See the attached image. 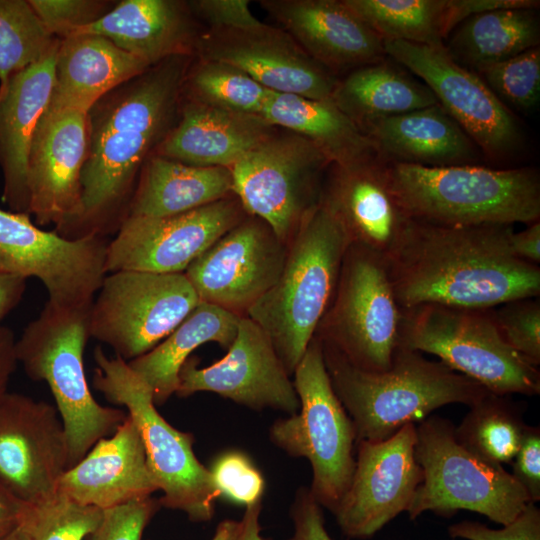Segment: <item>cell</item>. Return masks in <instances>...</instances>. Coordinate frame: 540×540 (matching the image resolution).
I'll use <instances>...</instances> for the list:
<instances>
[{
    "mask_svg": "<svg viewBox=\"0 0 540 540\" xmlns=\"http://www.w3.org/2000/svg\"><path fill=\"white\" fill-rule=\"evenodd\" d=\"M287 248L266 222L246 215L184 274L200 302L246 316L278 280Z\"/></svg>",
    "mask_w": 540,
    "mask_h": 540,
    "instance_id": "obj_16",
    "label": "cell"
},
{
    "mask_svg": "<svg viewBox=\"0 0 540 540\" xmlns=\"http://www.w3.org/2000/svg\"><path fill=\"white\" fill-rule=\"evenodd\" d=\"M268 91L233 65L199 58L190 65L182 87L187 100L252 116H261Z\"/></svg>",
    "mask_w": 540,
    "mask_h": 540,
    "instance_id": "obj_37",
    "label": "cell"
},
{
    "mask_svg": "<svg viewBox=\"0 0 540 540\" xmlns=\"http://www.w3.org/2000/svg\"><path fill=\"white\" fill-rule=\"evenodd\" d=\"M241 530V520L225 519L215 530L212 540H236Z\"/></svg>",
    "mask_w": 540,
    "mask_h": 540,
    "instance_id": "obj_54",
    "label": "cell"
},
{
    "mask_svg": "<svg viewBox=\"0 0 540 540\" xmlns=\"http://www.w3.org/2000/svg\"><path fill=\"white\" fill-rule=\"evenodd\" d=\"M240 318L223 308L200 302L161 343L128 362L151 387L156 406L163 405L176 393L179 371L200 345L216 342L224 349L230 347Z\"/></svg>",
    "mask_w": 540,
    "mask_h": 540,
    "instance_id": "obj_33",
    "label": "cell"
},
{
    "mask_svg": "<svg viewBox=\"0 0 540 540\" xmlns=\"http://www.w3.org/2000/svg\"><path fill=\"white\" fill-rule=\"evenodd\" d=\"M59 44L40 61L13 75L0 91L2 201L15 213L30 215L28 154L34 131L50 102Z\"/></svg>",
    "mask_w": 540,
    "mask_h": 540,
    "instance_id": "obj_25",
    "label": "cell"
},
{
    "mask_svg": "<svg viewBox=\"0 0 540 540\" xmlns=\"http://www.w3.org/2000/svg\"><path fill=\"white\" fill-rule=\"evenodd\" d=\"M415 443L414 423L406 424L386 440L356 443L354 473L333 512L346 536L369 538L408 510L422 481Z\"/></svg>",
    "mask_w": 540,
    "mask_h": 540,
    "instance_id": "obj_18",
    "label": "cell"
},
{
    "mask_svg": "<svg viewBox=\"0 0 540 540\" xmlns=\"http://www.w3.org/2000/svg\"><path fill=\"white\" fill-rule=\"evenodd\" d=\"M384 169L398 204L415 221L513 226L540 220V178L532 168L425 167L384 161Z\"/></svg>",
    "mask_w": 540,
    "mask_h": 540,
    "instance_id": "obj_4",
    "label": "cell"
},
{
    "mask_svg": "<svg viewBox=\"0 0 540 540\" xmlns=\"http://www.w3.org/2000/svg\"><path fill=\"white\" fill-rule=\"evenodd\" d=\"M401 321L385 257L349 244L334 297L315 335L354 366L383 372L400 348Z\"/></svg>",
    "mask_w": 540,
    "mask_h": 540,
    "instance_id": "obj_10",
    "label": "cell"
},
{
    "mask_svg": "<svg viewBox=\"0 0 540 540\" xmlns=\"http://www.w3.org/2000/svg\"><path fill=\"white\" fill-rule=\"evenodd\" d=\"M248 0H196L189 8L206 29H247L261 25L249 8Z\"/></svg>",
    "mask_w": 540,
    "mask_h": 540,
    "instance_id": "obj_46",
    "label": "cell"
},
{
    "mask_svg": "<svg viewBox=\"0 0 540 540\" xmlns=\"http://www.w3.org/2000/svg\"><path fill=\"white\" fill-rule=\"evenodd\" d=\"M246 213L235 196L165 217H128L107 246L106 273H184Z\"/></svg>",
    "mask_w": 540,
    "mask_h": 540,
    "instance_id": "obj_15",
    "label": "cell"
},
{
    "mask_svg": "<svg viewBox=\"0 0 540 540\" xmlns=\"http://www.w3.org/2000/svg\"><path fill=\"white\" fill-rule=\"evenodd\" d=\"M278 129L261 116L187 100L178 123L152 154L192 166L231 168Z\"/></svg>",
    "mask_w": 540,
    "mask_h": 540,
    "instance_id": "obj_28",
    "label": "cell"
},
{
    "mask_svg": "<svg viewBox=\"0 0 540 540\" xmlns=\"http://www.w3.org/2000/svg\"><path fill=\"white\" fill-rule=\"evenodd\" d=\"M69 448L57 408L29 396H0V484L32 506L57 494Z\"/></svg>",
    "mask_w": 540,
    "mask_h": 540,
    "instance_id": "obj_17",
    "label": "cell"
},
{
    "mask_svg": "<svg viewBox=\"0 0 540 540\" xmlns=\"http://www.w3.org/2000/svg\"><path fill=\"white\" fill-rule=\"evenodd\" d=\"M331 99L360 130L374 120L438 104L425 83L385 60L350 71Z\"/></svg>",
    "mask_w": 540,
    "mask_h": 540,
    "instance_id": "obj_35",
    "label": "cell"
},
{
    "mask_svg": "<svg viewBox=\"0 0 540 540\" xmlns=\"http://www.w3.org/2000/svg\"><path fill=\"white\" fill-rule=\"evenodd\" d=\"M513 231L511 225L449 226L411 219L385 258L399 306L489 309L539 297L540 267L513 254Z\"/></svg>",
    "mask_w": 540,
    "mask_h": 540,
    "instance_id": "obj_1",
    "label": "cell"
},
{
    "mask_svg": "<svg viewBox=\"0 0 540 540\" xmlns=\"http://www.w3.org/2000/svg\"><path fill=\"white\" fill-rule=\"evenodd\" d=\"M18 524L17 520H1L0 521V540H3L5 536Z\"/></svg>",
    "mask_w": 540,
    "mask_h": 540,
    "instance_id": "obj_56",
    "label": "cell"
},
{
    "mask_svg": "<svg viewBox=\"0 0 540 540\" xmlns=\"http://www.w3.org/2000/svg\"><path fill=\"white\" fill-rule=\"evenodd\" d=\"M331 167L321 194L339 217L350 244L386 258L411 219L391 191L384 161L376 157L351 166Z\"/></svg>",
    "mask_w": 540,
    "mask_h": 540,
    "instance_id": "obj_23",
    "label": "cell"
},
{
    "mask_svg": "<svg viewBox=\"0 0 540 540\" xmlns=\"http://www.w3.org/2000/svg\"><path fill=\"white\" fill-rule=\"evenodd\" d=\"M152 497L104 510L103 519L88 540H141L146 526L160 508Z\"/></svg>",
    "mask_w": 540,
    "mask_h": 540,
    "instance_id": "obj_44",
    "label": "cell"
},
{
    "mask_svg": "<svg viewBox=\"0 0 540 540\" xmlns=\"http://www.w3.org/2000/svg\"><path fill=\"white\" fill-rule=\"evenodd\" d=\"M452 538L466 540H540V510L535 503L525 509L501 529H491L485 524L462 521L448 527Z\"/></svg>",
    "mask_w": 540,
    "mask_h": 540,
    "instance_id": "obj_45",
    "label": "cell"
},
{
    "mask_svg": "<svg viewBox=\"0 0 540 540\" xmlns=\"http://www.w3.org/2000/svg\"><path fill=\"white\" fill-rule=\"evenodd\" d=\"M83 33L103 36L153 66L171 57L195 55L201 31L188 2L125 0L77 34Z\"/></svg>",
    "mask_w": 540,
    "mask_h": 540,
    "instance_id": "obj_27",
    "label": "cell"
},
{
    "mask_svg": "<svg viewBox=\"0 0 540 540\" xmlns=\"http://www.w3.org/2000/svg\"><path fill=\"white\" fill-rule=\"evenodd\" d=\"M539 1L495 8L462 21L449 35L446 50L472 71L539 46Z\"/></svg>",
    "mask_w": 540,
    "mask_h": 540,
    "instance_id": "obj_34",
    "label": "cell"
},
{
    "mask_svg": "<svg viewBox=\"0 0 540 540\" xmlns=\"http://www.w3.org/2000/svg\"><path fill=\"white\" fill-rule=\"evenodd\" d=\"M158 490L138 428L127 414L111 436L97 441L81 461L64 472L57 493L107 510L151 497Z\"/></svg>",
    "mask_w": 540,
    "mask_h": 540,
    "instance_id": "obj_24",
    "label": "cell"
},
{
    "mask_svg": "<svg viewBox=\"0 0 540 540\" xmlns=\"http://www.w3.org/2000/svg\"><path fill=\"white\" fill-rule=\"evenodd\" d=\"M448 419L430 416L416 425L415 458L422 471L407 510L411 520L426 511L450 516L476 512L501 525L511 523L529 496L503 466L488 463L455 438Z\"/></svg>",
    "mask_w": 540,
    "mask_h": 540,
    "instance_id": "obj_9",
    "label": "cell"
},
{
    "mask_svg": "<svg viewBox=\"0 0 540 540\" xmlns=\"http://www.w3.org/2000/svg\"><path fill=\"white\" fill-rule=\"evenodd\" d=\"M231 196L230 168L192 166L151 154L141 169L128 217L176 215Z\"/></svg>",
    "mask_w": 540,
    "mask_h": 540,
    "instance_id": "obj_32",
    "label": "cell"
},
{
    "mask_svg": "<svg viewBox=\"0 0 540 540\" xmlns=\"http://www.w3.org/2000/svg\"><path fill=\"white\" fill-rule=\"evenodd\" d=\"M400 347L437 356L489 392L540 393V371L504 340L492 308L421 304L402 309Z\"/></svg>",
    "mask_w": 540,
    "mask_h": 540,
    "instance_id": "obj_7",
    "label": "cell"
},
{
    "mask_svg": "<svg viewBox=\"0 0 540 540\" xmlns=\"http://www.w3.org/2000/svg\"><path fill=\"white\" fill-rule=\"evenodd\" d=\"M15 336L11 329L0 326V396L7 392L8 383L17 365Z\"/></svg>",
    "mask_w": 540,
    "mask_h": 540,
    "instance_id": "obj_51",
    "label": "cell"
},
{
    "mask_svg": "<svg viewBox=\"0 0 540 540\" xmlns=\"http://www.w3.org/2000/svg\"><path fill=\"white\" fill-rule=\"evenodd\" d=\"M474 72V71H473ZM501 100L521 111L534 108L540 99V48L475 71Z\"/></svg>",
    "mask_w": 540,
    "mask_h": 540,
    "instance_id": "obj_40",
    "label": "cell"
},
{
    "mask_svg": "<svg viewBox=\"0 0 540 540\" xmlns=\"http://www.w3.org/2000/svg\"><path fill=\"white\" fill-rule=\"evenodd\" d=\"M108 238L66 239L38 228L30 215L0 208V269L38 278L48 302L62 308L90 307L106 276Z\"/></svg>",
    "mask_w": 540,
    "mask_h": 540,
    "instance_id": "obj_14",
    "label": "cell"
},
{
    "mask_svg": "<svg viewBox=\"0 0 540 540\" xmlns=\"http://www.w3.org/2000/svg\"><path fill=\"white\" fill-rule=\"evenodd\" d=\"M189 357L179 371L176 394L213 392L251 409L272 408L290 415L300 402L293 382L265 331L247 316L226 355L205 368Z\"/></svg>",
    "mask_w": 540,
    "mask_h": 540,
    "instance_id": "obj_19",
    "label": "cell"
},
{
    "mask_svg": "<svg viewBox=\"0 0 540 540\" xmlns=\"http://www.w3.org/2000/svg\"><path fill=\"white\" fill-rule=\"evenodd\" d=\"M93 386L107 401L124 406L140 433L147 465L163 492L160 506L184 512L193 522L210 521L221 496L209 468L195 456L192 433L171 426L157 411L147 382L128 362L97 346Z\"/></svg>",
    "mask_w": 540,
    "mask_h": 540,
    "instance_id": "obj_6",
    "label": "cell"
},
{
    "mask_svg": "<svg viewBox=\"0 0 540 540\" xmlns=\"http://www.w3.org/2000/svg\"><path fill=\"white\" fill-rule=\"evenodd\" d=\"M512 475L532 503L540 500V428L528 426L514 456Z\"/></svg>",
    "mask_w": 540,
    "mask_h": 540,
    "instance_id": "obj_47",
    "label": "cell"
},
{
    "mask_svg": "<svg viewBox=\"0 0 540 540\" xmlns=\"http://www.w3.org/2000/svg\"><path fill=\"white\" fill-rule=\"evenodd\" d=\"M509 245L517 258L538 265L540 262V220L528 224L520 232L513 231L509 237Z\"/></svg>",
    "mask_w": 540,
    "mask_h": 540,
    "instance_id": "obj_49",
    "label": "cell"
},
{
    "mask_svg": "<svg viewBox=\"0 0 540 540\" xmlns=\"http://www.w3.org/2000/svg\"><path fill=\"white\" fill-rule=\"evenodd\" d=\"M26 279L0 269V326L3 319L20 303Z\"/></svg>",
    "mask_w": 540,
    "mask_h": 540,
    "instance_id": "obj_50",
    "label": "cell"
},
{
    "mask_svg": "<svg viewBox=\"0 0 540 540\" xmlns=\"http://www.w3.org/2000/svg\"><path fill=\"white\" fill-rule=\"evenodd\" d=\"M261 509L262 500L246 507L241 520V530L236 540H264L259 524Z\"/></svg>",
    "mask_w": 540,
    "mask_h": 540,
    "instance_id": "obj_52",
    "label": "cell"
},
{
    "mask_svg": "<svg viewBox=\"0 0 540 540\" xmlns=\"http://www.w3.org/2000/svg\"><path fill=\"white\" fill-rule=\"evenodd\" d=\"M332 387L351 418L358 441H382L452 403L471 406L489 391L440 361L400 347L390 368L362 370L322 342Z\"/></svg>",
    "mask_w": 540,
    "mask_h": 540,
    "instance_id": "obj_3",
    "label": "cell"
},
{
    "mask_svg": "<svg viewBox=\"0 0 540 540\" xmlns=\"http://www.w3.org/2000/svg\"><path fill=\"white\" fill-rule=\"evenodd\" d=\"M261 116L313 143L331 165L346 167L379 157L374 145L334 101L268 91Z\"/></svg>",
    "mask_w": 540,
    "mask_h": 540,
    "instance_id": "obj_31",
    "label": "cell"
},
{
    "mask_svg": "<svg viewBox=\"0 0 540 540\" xmlns=\"http://www.w3.org/2000/svg\"><path fill=\"white\" fill-rule=\"evenodd\" d=\"M28 505L23 504L12 496L0 484V521L17 520L21 518Z\"/></svg>",
    "mask_w": 540,
    "mask_h": 540,
    "instance_id": "obj_53",
    "label": "cell"
},
{
    "mask_svg": "<svg viewBox=\"0 0 540 540\" xmlns=\"http://www.w3.org/2000/svg\"><path fill=\"white\" fill-rule=\"evenodd\" d=\"M294 532L286 540H333L324 525L322 506L309 488L300 487L290 509Z\"/></svg>",
    "mask_w": 540,
    "mask_h": 540,
    "instance_id": "obj_48",
    "label": "cell"
},
{
    "mask_svg": "<svg viewBox=\"0 0 540 540\" xmlns=\"http://www.w3.org/2000/svg\"><path fill=\"white\" fill-rule=\"evenodd\" d=\"M349 244L321 194L288 243L278 280L246 314L268 335L289 376L332 302Z\"/></svg>",
    "mask_w": 540,
    "mask_h": 540,
    "instance_id": "obj_2",
    "label": "cell"
},
{
    "mask_svg": "<svg viewBox=\"0 0 540 540\" xmlns=\"http://www.w3.org/2000/svg\"><path fill=\"white\" fill-rule=\"evenodd\" d=\"M300 412L276 420L271 442L312 467L309 488L332 513L346 493L355 469L356 431L327 373L321 340L314 335L294 373Z\"/></svg>",
    "mask_w": 540,
    "mask_h": 540,
    "instance_id": "obj_8",
    "label": "cell"
},
{
    "mask_svg": "<svg viewBox=\"0 0 540 540\" xmlns=\"http://www.w3.org/2000/svg\"><path fill=\"white\" fill-rule=\"evenodd\" d=\"M209 470L221 496L246 507L262 500L264 478L244 453H223Z\"/></svg>",
    "mask_w": 540,
    "mask_h": 540,
    "instance_id": "obj_42",
    "label": "cell"
},
{
    "mask_svg": "<svg viewBox=\"0 0 540 540\" xmlns=\"http://www.w3.org/2000/svg\"><path fill=\"white\" fill-rule=\"evenodd\" d=\"M260 6L333 75L384 60L383 39L343 0H263Z\"/></svg>",
    "mask_w": 540,
    "mask_h": 540,
    "instance_id": "obj_22",
    "label": "cell"
},
{
    "mask_svg": "<svg viewBox=\"0 0 540 540\" xmlns=\"http://www.w3.org/2000/svg\"><path fill=\"white\" fill-rule=\"evenodd\" d=\"M385 162L425 167L482 165L480 149L438 103L361 128Z\"/></svg>",
    "mask_w": 540,
    "mask_h": 540,
    "instance_id": "obj_26",
    "label": "cell"
},
{
    "mask_svg": "<svg viewBox=\"0 0 540 540\" xmlns=\"http://www.w3.org/2000/svg\"><path fill=\"white\" fill-rule=\"evenodd\" d=\"M329 166L313 143L280 129L230 168L233 194L247 215L266 222L288 245L306 213L319 201L322 175Z\"/></svg>",
    "mask_w": 540,
    "mask_h": 540,
    "instance_id": "obj_11",
    "label": "cell"
},
{
    "mask_svg": "<svg viewBox=\"0 0 540 540\" xmlns=\"http://www.w3.org/2000/svg\"><path fill=\"white\" fill-rule=\"evenodd\" d=\"M150 67L100 35L83 33L62 39L47 110L89 113L108 92Z\"/></svg>",
    "mask_w": 540,
    "mask_h": 540,
    "instance_id": "obj_29",
    "label": "cell"
},
{
    "mask_svg": "<svg viewBox=\"0 0 540 540\" xmlns=\"http://www.w3.org/2000/svg\"><path fill=\"white\" fill-rule=\"evenodd\" d=\"M3 540H30V538L23 526L18 522Z\"/></svg>",
    "mask_w": 540,
    "mask_h": 540,
    "instance_id": "obj_55",
    "label": "cell"
},
{
    "mask_svg": "<svg viewBox=\"0 0 540 540\" xmlns=\"http://www.w3.org/2000/svg\"><path fill=\"white\" fill-rule=\"evenodd\" d=\"M384 40L440 46L468 17L529 0H343Z\"/></svg>",
    "mask_w": 540,
    "mask_h": 540,
    "instance_id": "obj_30",
    "label": "cell"
},
{
    "mask_svg": "<svg viewBox=\"0 0 540 540\" xmlns=\"http://www.w3.org/2000/svg\"><path fill=\"white\" fill-rule=\"evenodd\" d=\"M46 29L59 40L77 34L111 9L98 0H29Z\"/></svg>",
    "mask_w": 540,
    "mask_h": 540,
    "instance_id": "obj_43",
    "label": "cell"
},
{
    "mask_svg": "<svg viewBox=\"0 0 540 540\" xmlns=\"http://www.w3.org/2000/svg\"><path fill=\"white\" fill-rule=\"evenodd\" d=\"M103 514L104 510L57 493L45 502L27 506L18 522L30 540H84L99 527Z\"/></svg>",
    "mask_w": 540,
    "mask_h": 540,
    "instance_id": "obj_39",
    "label": "cell"
},
{
    "mask_svg": "<svg viewBox=\"0 0 540 540\" xmlns=\"http://www.w3.org/2000/svg\"><path fill=\"white\" fill-rule=\"evenodd\" d=\"M59 43L29 0H0V91L13 75L40 61Z\"/></svg>",
    "mask_w": 540,
    "mask_h": 540,
    "instance_id": "obj_38",
    "label": "cell"
},
{
    "mask_svg": "<svg viewBox=\"0 0 540 540\" xmlns=\"http://www.w3.org/2000/svg\"><path fill=\"white\" fill-rule=\"evenodd\" d=\"M504 340L534 366L540 365L539 297L521 298L492 308Z\"/></svg>",
    "mask_w": 540,
    "mask_h": 540,
    "instance_id": "obj_41",
    "label": "cell"
},
{
    "mask_svg": "<svg viewBox=\"0 0 540 540\" xmlns=\"http://www.w3.org/2000/svg\"><path fill=\"white\" fill-rule=\"evenodd\" d=\"M195 55L233 65L264 88L309 99H329L339 79L310 58L281 28L204 29Z\"/></svg>",
    "mask_w": 540,
    "mask_h": 540,
    "instance_id": "obj_20",
    "label": "cell"
},
{
    "mask_svg": "<svg viewBox=\"0 0 540 540\" xmlns=\"http://www.w3.org/2000/svg\"><path fill=\"white\" fill-rule=\"evenodd\" d=\"M384 49L430 88L485 159L503 162L520 152L524 135L513 113L475 72L457 63L445 45L384 40Z\"/></svg>",
    "mask_w": 540,
    "mask_h": 540,
    "instance_id": "obj_13",
    "label": "cell"
},
{
    "mask_svg": "<svg viewBox=\"0 0 540 540\" xmlns=\"http://www.w3.org/2000/svg\"><path fill=\"white\" fill-rule=\"evenodd\" d=\"M89 147V113L49 111L34 131L27 161L29 214L40 226L55 228L79 209L81 172Z\"/></svg>",
    "mask_w": 540,
    "mask_h": 540,
    "instance_id": "obj_21",
    "label": "cell"
},
{
    "mask_svg": "<svg viewBox=\"0 0 540 540\" xmlns=\"http://www.w3.org/2000/svg\"><path fill=\"white\" fill-rule=\"evenodd\" d=\"M90 309L62 308L47 301L15 343L17 362L26 375L46 382L54 397L68 441V469L97 441L111 436L127 416L121 409L100 405L88 386L84 351Z\"/></svg>",
    "mask_w": 540,
    "mask_h": 540,
    "instance_id": "obj_5",
    "label": "cell"
},
{
    "mask_svg": "<svg viewBox=\"0 0 540 540\" xmlns=\"http://www.w3.org/2000/svg\"><path fill=\"white\" fill-rule=\"evenodd\" d=\"M199 303L184 273H109L91 305L90 337L129 362L161 343Z\"/></svg>",
    "mask_w": 540,
    "mask_h": 540,
    "instance_id": "obj_12",
    "label": "cell"
},
{
    "mask_svg": "<svg viewBox=\"0 0 540 540\" xmlns=\"http://www.w3.org/2000/svg\"><path fill=\"white\" fill-rule=\"evenodd\" d=\"M469 407L454 429L458 443L488 463L512 462L527 427L520 406L508 396L488 392Z\"/></svg>",
    "mask_w": 540,
    "mask_h": 540,
    "instance_id": "obj_36",
    "label": "cell"
}]
</instances>
